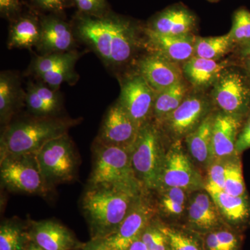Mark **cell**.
<instances>
[{
  "instance_id": "obj_1",
  "label": "cell",
  "mask_w": 250,
  "mask_h": 250,
  "mask_svg": "<svg viewBox=\"0 0 250 250\" xmlns=\"http://www.w3.org/2000/svg\"><path fill=\"white\" fill-rule=\"evenodd\" d=\"M79 37L107 65H119L129 60L136 45L134 28L129 21L108 14L93 17L79 14L75 19Z\"/></svg>"
},
{
  "instance_id": "obj_2",
  "label": "cell",
  "mask_w": 250,
  "mask_h": 250,
  "mask_svg": "<svg viewBox=\"0 0 250 250\" xmlns=\"http://www.w3.org/2000/svg\"><path fill=\"white\" fill-rule=\"evenodd\" d=\"M143 191L113 185L88 186L82 207L91 239H104L114 232Z\"/></svg>"
},
{
  "instance_id": "obj_3",
  "label": "cell",
  "mask_w": 250,
  "mask_h": 250,
  "mask_svg": "<svg viewBox=\"0 0 250 250\" xmlns=\"http://www.w3.org/2000/svg\"><path fill=\"white\" fill-rule=\"evenodd\" d=\"M79 121L67 118L36 117L9 123L1 133L0 157L37 154L44 146L62 135Z\"/></svg>"
},
{
  "instance_id": "obj_4",
  "label": "cell",
  "mask_w": 250,
  "mask_h": 250,
  "mask_svg": "<svg viewBox=\"0 0 250 250\" xmlns=\"http://www.w3.org/2000/svg\"><path fill=\"white\" fill-rule=\"evenodd\" d=\"M93 168L88 186L113 185L143 191L131 160V147H120L95 139L93 146Z\"/></svg>"
},
{
  "instance_id": "obj_5",
  "label": "cell",
  "mask_w": 250,
  "mask_h": 250,
  "mask_svg": "<svg viewBox=\"0 0 250 250\" xmlns=\"http://www.w3.org/2000/svg\"><path fill=\"white\" fill-rule=\"evenodd\" d=\"M166 150L159 126L150 122L139 130L131 147V160L136 178L146 191H157Z\"/></svg>"
},
{
  "instance_id": "obj_6",
  "label": "cell",
  "mask_w": 250,
  "mask_h": 250,
  "mask_svg": "<svg viewBox=\"0 0 250 250\" xmlns=\"http://www.w3.org/2000/svg\"><path fill=\"white\" fill-rule=\"evenodd\" d=\"M0 177L11 192L44 197L53 189L42 175L36 154L0 157Z\"/></svg>"
},
{
  "instance_id": "obj_7",
  "label": "cell",
  "mask_w": 250,
  "mask_h": 250,
  "mask_svg": "<svg viewBox=\"0 0 250 250\" xmlns=\"http://www.w3.org/2000/svg\"><path fill=\"white\" fill-rule=\"evenodd\" d=\"M42 175L53 188L76 177L80 159L68 134L51 140L36 154Z\"/></svg>"
},
{
  "instance_id": "obj_8",
  "label": "cell",
  "mask_w": 250,
  "mask_h": 250,
  "mask_svg": "<svg viewBox=\"0 0 250 250\" xmlns=\"http://www.w3.org/2000/svg\"><path fill=\"white\" fill-rule=\"evenodd\" d=\"M179 188L188 193L205 189V180L197 170L181 140H175L166 150L160 187Z\"/></svg>"
},
{
  "instance_id": "obj_9",
  "label": "cell",
  "mask_w": 250,
  "mask_h": 250,
  "mask_svg": "<svg viewBox=\"0 0 250 250\" xmlns=\"http://www.w3.org/2000/svg\"><path fill=\"white\" fill-rule=\"evenodd\" d=\"M212 97L222 112L241 118L250 107V80L239 71L225 70L213 85Z\"/></svg>"
},
{
  "instance_id": "obj_10",
  "label": "cell",
  "mask_w": 250,
  "mask_h": 250,
  "mask_svg": "<svg viewBox=\"0 0 250 250\" xmlns=\"http://www.w3.org/2000/svg\"><path fill=\"white\" fill-rule=\"evenodd\" d=\"M144 190L136 199L129 213L112 234L104 238L111 250H127L141 237L156 213V208Z\"/></svg>"
},
{
  "instance_id": "obj_11",
  "label": "cell",
  "mask_w": 250,
  "mask_h": 250,
  "mask_svg": "<svg viewBox=\"0 0 250 250\" xmlns=\"http://www.w3.org/2000/svg\"><path fill=\"white\" fill-rule=\"evenodd\" d=\"M156 95V92L139 73L125 81L119 103L141 129L153 116Z\"/></svg>"
},
{
  "instance_id": "obj_12",
  "label": "cell",
  "mask_w": 250,
  "mask_h": 250,
  "mask_svg": "<svg viewBox=\"0 0 250 250\" xmlns=\"http://www.w3.org/2000/svg\"><path fill=\"white\" fill-rule=\"evenodd\" d=\"M210 104L200 95L186 97L178 108L161 123L175 140H181L194 131L210 112Z\"/></svg>"
},
{
  "instance_id": "obj_13",
  "label": "cell",
  "mask_w": 250,
  "mask_h": 250,
  "mask_svg": "<svg viewBox=\"0 0 250 250\" xmlns=\"http://www.w3.org/2000/svg\"><path fill=\"white\" fill-rule=\"evenodd\" d=\"M79 57L80 54L74 50L42 54L34 59L31 72L50 88L58 90L64 82L76 78L75 65Z\"/></svg>"
},
{
  "instance_id": "obj_14",
  "label": "cell",
  "mask_w": 250,
  "mask_h": 250,
  "mask_svg": "<svg viewBox=\"0 0 250 250\" xmlns=\"http://www.w3.org/2000/svg\"><path fill=\"white\" fill-rule=\"evenodd\" d=\"M139 130L118 101L108 108L96 139L106 145L131 147L137 139Z\"/></svg>"
},
{
  "instance_id": "obj_15",
  "label": "cell",
  "mask_w": 250,
  "mask_h": 250,
  "mask_svg": "<svg viewBox=\"0 0 250 250\" xmlns=\"http://www.w3.org/2000/svg\"><path fill=\"white\" fill-rule=\"evenodd\" d=\"M31 241L45 250H81V243L66 227L53 220H29Z\"/></svg>"
},
{
  "instance_id": "obj_16",
  "label": "cell",
  "mask_w": 250,
  "mask_h": 250,
  "mask_svg": "<svg viewBox=\"0 0 250 250\" xmlns=\"http://www.w3.org/2000/svg\"><path fill=\"white\" fill-rule=\"evenodd\" d=\"M139 71L156 93L183 82V70L179 63L156 54L141 59Z\"/></svg>"
},
{
  "instance_id": "obj_17",
  "label": "cell",
  "mask_w": 250,
  "mask_h": 250,
  "mask_svg": "<svg viewBox=\"0 0 250 250\" xmlns=\"http://www.w3.org/2000/svg\"><path fill=\"white\" fill-rule=\"evenodd\" d=\"M191 195L187 210L190 229L205 235L223 227V218L209 193L204 189Z\"/></svg>"
},
{
  "instance_id": "obj_18",
  "label": "cell",
  "mask_w": 250,
  "mask_h": 250,
  "mask_svg": "<svg viewBox=\"0 0 250 250\" xmlns=\"http://www.w3.org/2000/svg\"><path fill=\"white\" fill-rule=\"evenodd\" d=\"M145 33L152 53L177 63L185 62L194 56L195 36L192 34L165 35L159 34L148 27L146 28Z\"/></svg>"
},
{
  "instance_id": "obj_19",
  "label": "cell",
  "mask_w": 250,
  "mask_h": 250,
  "mask_svg": "<svg viewBox=\"0 0 250 250\" xmlns=\"http://www.w3.org/2000/svg\"><path fill=\"white\" fill-rule=\"evenodd\" d=\"M40 23L41 38L37 47L41 52L47 54L72 50L74 35L70 24L56 14L41 18Z\"/></svg>"
},
{
  "instance_id": "obj_20",
  "label": "cell",
  "mask_w": 250,
  "mask_h": 250,
  "mask_svg": "<svg viewBox=\"0 0 250 250\" xmlns=\"http://www.w3.org/2000/svg\"><path fill=\"white\" fill-rule=\"evenodd\" d=\"M241 126V117L222 111L215 114L212 130V150L214 160L237 155L236 144Z\"/></svg>"
},
{
  "instance_id": "obj_21",
  "label": "cell",
  "mask_w": 250,
  "mask_h": 250,
  "mask_svg": "<svg viewBox=\"0 0 250 250\" xmlns=\"http://www.w3.org/2000/svg\"><path fill=\"white\" fill-rule=\"evenodd\" d=\"M215 114L210 113L201 124L185 139L188 153L192 160L207 169L214 161L212 150V130Z\"/></svg>"
},
{
  "instance_id": "obj_22",
  "label": "cell",
  "mask_w": 250,
  "mask_h": 250,
  "mask_svg": "<svg viewBox=\"0 0 250 250\" xmlns=\"http://www.w3.org/2000/svg\"><path fill=\"white\" fill-rule=\"evenodd\" d=\"M24 103L28 111L36 117L57 116L62 107V100L57 90L42 82L29 85Z\"/></svg>"
},
{
  "instance_id": "obj_23",
  "label": "cell",
  "mask_w": 250,
  "mask_h": 250,
  "mask_svg": "<svg viewBox=\"0 0 250 250\" xmlns=\"http://www.w3.org/2000/svg\"><path fill=\"white\" fill-rule=\"evenodd\" d=\"M195 24L196 19L190 11L185 8L175 7L162 11L148 28L165 35L184 36L191 34Z\"/></svg>"
},
{
  "instance_id": "obj_24",
  "label": "cell",
  "mask_w": 250,
  "mask_h": 250,
  "mask_svg": "<svg viewBox=\"0 0 250 250\" xmlns=\"http://www.w3.org/2000/svg\"><path fill=\"white\" fill-rule=\"evenodd\" d=\"M227 62L200 58L193 56L184 62V76L197 89H205L214 85L227 67Z\"/></svg>"
},
{
  "instance_id": "obj_25",
  "label": "cell",
  "mask_w": 250,
  "mask_h": 250,
  "mask_svg": "<svg viewBox=\"0 0 250 250\" xmlns=\"http://www.w3.org/2000/svg\"><path fill=\"white\" fill-rule=\"evenodd\" d=\"M25 100L19 77L14 72H2L0 75V121L6 126Z\"/></svg>"
},
{
  "instance_id": "obj_26",
  "label": "cell",
  "mask_w": 250,
  "mask_h": 250,
  "mask_svg": "<svg viewBox=\"0 0 250 250\" xmlns=\"http://www.w3.org/2000/svg\"><path fill=\"white\" fill-rule=\"evenodd\" d=\"M224 221L232 227H239L248 222L250 205L245 195L234 196L224 190L210 192Z\"/></svg>"
},
{
  "instance_id": "obj_27",
  "label": "cell",
  "mask_w": 250,
  "mask_h": 250,
  "mask_svg": "<svg viewBox=\"0 0 250 250\" xmlns=\"http://www.w3.org/2000/svg\"><path fill=\"white\" fill-rule=\"evenodd\" d=\"M41 38L40 21L34 16L18 17L11 24L8 47L31 49L39 45Z\"/></svg>"
},
{
  "instance_id": "obj_28",
  "label": "cell",
  "mask_w": 250,
  "mask_h": 250,
  "mask_svg": "<svg viewBox=\"0 0 250 250\" xmlns=\"http://www.w3.org/2000/svg\"><path fill=\"white\" fill-rule=\"evenodd\" d=\"M31 241L29 224L14 218L1 223L0 250H26Z\"/></svg>"
},
{
  "instance_id": "obj_29",
  "label": "cell",
  "mask_w": 250,
  "mask_h": 250,
  "mask_svg": "<svg viewBox=\"0 0 250 250\" xmlns=\"http://www.w3.org/2000/svg\"><path fill=\"white\" fill-rule=\"evenodd\" d=\"M187 96V88L184 82L177 83L156 93L153 108V118L160 125L182 103Z\"/></svg>"
},
{
  "instance_id": "obj_30",
  "label": "cell",
  "mask_w": 250,
  "mask_h": 250,
  "mask_svg": "<svg viewBox=\"0 0 250 250\" xmlns=\"http://www.w3.org/2000/svg\"><path fill=\"white\" fill-rule=\"evenodd\" d=\"M159 195V210L164 216L177 219L187 210L188 192L179 188H164L157 190Z\"/></svg>"
},
{
  "instance_id": "obj_31",
  "label": "cell",
  "mask_w": 250,
  "mask_h": 250,
  "mask_svg": "<svg viewBox=\"0 0 250 250\" xmlns=\"http://www.w3.org/2000/svg\"><path fill=\"white\" fill-rule=\"evenodd\" d=\"M234 45L229 34L215 37H195L194 56L218 61L228 54Z\"/></svg>"
},
{
  "instance_id": "obj_32",
  "label": "cell",
  "mask_w": 250,
  "mask_h": 250,
  "mask_svg": "<svg viewBox=\"0 0 250 250\" xmlns=\"http://www.w3.org/2000/svg\"><path fill=\"white\" fill-rule=\"evenodd\" d=\"M160 224L166 235L169 250H205L204 239L200 233L189 229H182Z\"/></svg>"
},
{
  "instance_id": "obj_33",
  "label": "cell",
  "mask_w": 250,
  "mask_h": 250,
  "mask_svg": "<svg viewBox=\"0 0 250 250\" xmlns=\"http://www.w3.org/2000/svg\"><path fill=\"white\" fill-rule=\"evenodd\" d=\"M205 250H240L241 241L231 229L221 228L205 234Z\"/></svg>"
},
{
  "instance_id": "obj_34",
  "label": "cell",
  "mask_w": 250,
  "mask_h": 250,
  "mask_svg": "<svg viewBox=\"0 0 250 250\" xmlns=\"http://www.w3.org/2000/svg\"><path fill=\"white\" fill-rule=\"evenodd\" d=\"M234 196H243L246 192L244 179L241 161L237 157L229 158L227 161L225 190Z\"/></svg>"
},
{
  "instance_id": "obj_35",
  "label": "cell",
  "mask_w": 250,
  "mask_h": 250,
  "mask_svg": "<svg viewBox=\"0 0 250 250\" xmlns=\"http://www.w3.org/2000/svg\"><path fill=\"white\" fill-rule=\"evenodd\" d=\"M227 159H215L207 169L205 189L208 193L225 190Z\"/></svg>"
},
{
  "instance_id": "obj_36",
  "label": "cell",
  "mask_w": 250,
  "mask_h": 250,
  "mask_svg": "<svg viewBox=\"0 0 250 250\" xmlns=\"http://www.w3.org/2000/svg\"><path fill=\"white\" fill-rule=\"evenodd\" d=\"M228 34L234 44L241 45L250 41V11L241 9L235 13L232 27Z\"/></svg>"
},
{
  "instance_id": "obj_37",
  "label": "cell",
  "mask_w": 250,
  "mask_h": 250,
  "mask_svg": "<svg viewBox=\"0 0 250 250\" xmlns=\"http://www.w3.org/2000/svg\"><path fill=\"white\" fill-rule=\"evenodd\" d=\"M140 238L150 250H169L167 239L160 224L154 219L145 229Z\"/></svg>"
},
{
  "instance_id": "obj_38",
  "label": "cell",
  "mask_w": 250,
  "mask_h": 250,
  "mask_svg": "<svg viewBox=\"0 0 250 250\" xmlns=\"http://www.w3.org/2000/svg\"><path fill=\"white\" fill-rule=\"evenodd\" d=\"M79 14L93 17H102L109 14L107 0H71Z\"/></svg>"
},
{
  "instance_id": "obj_39",
  "label": "cell",
  "mask_w": 250,
  "mask_h": 250,
  "mask_svg": "<svg viewBox=\"0 0 250 250\" xmlns=\"http://www.w3.org/2000/svg\"><path fill=\"white\" fill-rule=\"evenodd\" d=\"M36 7L42 11L59 14L68 7L70 0H32Z\"/></svg>"
},
{
  "instance_id": "obj_40",
  "label": "cell",
  "mask_w": 250,
  "mask_h": 250,
  "mask_svg": "<svg viewBox=\"0 0 250 250\" xmlns=\"http://www.w3.org/2000/svg\"><path fill=\"white\" fill-rule=\"evenodd\" d=\"M19 0H0V12L2 17L14 18L21 12Z\"/></svg>"
},
{
  "instance_id": "obj_41",
  "label": "cell",
  "mask_w": 250,
  "mask_h": 250,
  "mask_svg": "<svg viewBox=\"0 0 250 250\" xmlns=\"http://www.w3.org/2000/svg\"><path fill=\"white\" fill-rule=\"evenodd\" d=\"M250 148V117L244 127L238 134L236 144V154H241Z\"/></svg>"
},
{
  "instance_id": "obj_42",
  "label": "cell",
  "mask_w": 250,
  "mask_h": 250,
  "mask_svg": "<svg viewBox=\"0 0 250 250\" xmlns=\"http://www.w3.org/2000/svg\"><path fill=\"white\" fill-rule=\"evenodd\" d=\"M82 250H111L106 246L104 239H91L88 243H84Z\"/></svg>"
},
{
  "instance_id": "obj_43",
  "label": "cell",
  "mask_w": 250,
  "mask_h": 250,
  "mask_svg": "<svg viewBox=\"0 0 250 250\" xmlns=\"http://www.w3.org/2000/svg\"><path fill=\"white\" fill-rule=\"evenodd\" d=\"M127 250H150L141 239V238H138L130 246Z\"/></svg>"
},
{
  "instance_id": "obj_44",
  "label": "cell",
  "mask_w": 250,
  "mask_h": 250,
  "mask_svg": "<svg viewBox=\"0 0 250 250\" xmlns=\"http://www.w3.org/2000/svg\"><path fill=\"white\" fill-rule=\"evenodd\" d=\"M239 55L241 58L250 55V41L239 45Z\"/></svg>"
},
{
  "instance_id": "obj_45",
  "label": "cell",
  "mask_w": 250,
  "mask_h": 250,
  "mask_svg": "<svg viewBox=\"0 0 250 250\" xmlns=\"http://www.w3.org/2000/svg\"><path fill=\"white\" fill-rule=\"evenodd\" d=\"M243 62V67L246 72V76L250 82V55L248 57L242 58Z\"/></svg>"
},
{
  "instance_id": "obj_46",
  "label": "cell",
  "mask_w": 250,
  "mask_h": 250,
  "mask_svg": "<svg viewBox=\"0 0 250 250\" xmlns=\"http://www.w3.org/2000/svg\"><path fill=\"white\" fill-rule=\"evenodd\" d=\"M45 250L41 248V247L37 246L36 243H34V242L31 241L30 243H29V246H28L27 250Z\"/></svg>"
},
{
  "instance_id": "obj_47",
  "label": "cell",
  "mask_w": 250,
  "mask_h": 250,
  "mask_svg": "<svg viewBox=\"0 0 250 250\" xmlns=\"http://www.w3.org/2000/svg\"><path fill=\"white\" fill-rule=\"evenodd\" d=\"M208 1H218V0H208Z\"/></svg>"
}]
</instances>
